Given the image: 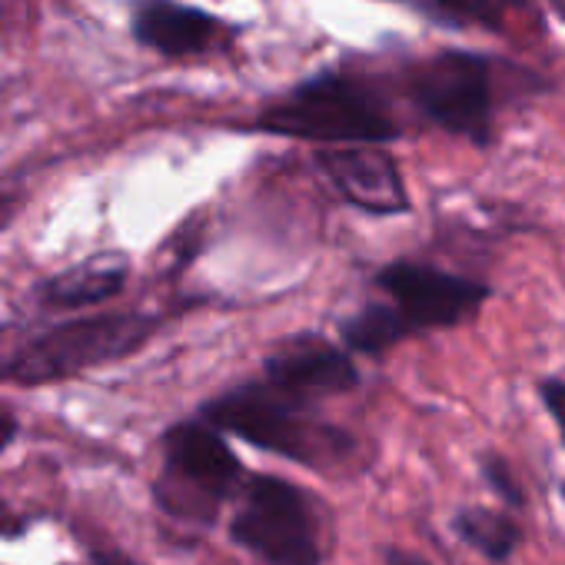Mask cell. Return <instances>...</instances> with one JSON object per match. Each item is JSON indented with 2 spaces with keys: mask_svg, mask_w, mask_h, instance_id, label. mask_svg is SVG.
<instances>
[{
  "mask_svg": "<svg viewBox=\"0 0 565 565\" xmlns=\"http://www.w3.org/2000/svg\"><path fill=\"white\" fill-rule=\"evenodd\" d=\"M548 4H552V8H555V11H558L562 18H565V0H548Z\"/></svg>",
  "mask_w": 565,
  "mask_h": 565,
  "instance_id": "cell-21",
  "label": "cell"
},
{
  "mask_svg": "<svg viewBox=\"0 0 565 565\" xmlns=\"http://www.w3.org/2000/svg\"><path fill=\"white\" fill-rule=\"evenodd\" d=\"M249 130L320 147H386L403 140L383 94L353 71H320L269 100Z\"/></svg>",
  "mask_w": 565,
  "mask_h": 565,
  "instance_id": "cell-2",
  "label": "cell"
},
{
  "mask_svg": "<svg viewBox=\"0 0 565 565\" xmlns=\"http://www.w3.org/2000/svg\"><path fill=\"white\" fill-rule=\"evenodd\" d=\"M163 327L160 313H100L71 323H57L34 340H28L8 363L4 376L18 383H54L71 380L87 370L117 363L140 353Z\"/></svg>",
  "mask_w": 565,
  "mask_h": 565,
  "instance_id": "cell-5",
  "label": "cell"
},
{
  "mask_svg": "<svg viewBox=\"0 0 565 565\" xmlns=\"http://www.w3.org/2000/svg\"><path fill=\"white\" fill-rule=\"evenodd\" d=\"M373 287L403 313L413 337L462 330L479 320L492 300V282L482 276L456 273L429 259L396 256L373 269Z\"/></svg>",
  "mask_w": 565,
  "mask_h": 565,
  "instance_id": "cell-7",
  "label": "cell"
},
{
  "mask_svg": "<svg viewBox=\"0 0 565 565\" xmlns=\"http://www.w3.org/2000/svg\"><path fill=\"white\" fill-rule=\"evenodd\" d=\"M14 436H18V423H14V416L4 406H0V452H4L14 443Z\"/></svg>",
  "mask_w": 565,
  "mask_h": 565,
  "instance_id": "cell-19",
  "label": "cell"
},
{
  "mask_svg": "<svg viewBox=\"0 0 565 565\" xmlns=\"http://www.w3.org/2000/svg\"><path fill=\"white\" fill-rule=\"evenodd\" d=\"M449 529L452 535L472 548L482 562L489 565H509L522 542H525V525L515 512L509 509H495V505H486V502H466L452 512L449 519Z\"/></svg>",
  "mask_w": 565,
  "mask_h": 565,
  "instance_id": "cell-12",
  "label": "cell"
},
{
  "mask_svg": "<svg viewBox=\"0 0 565 565\" xmlns=\"http://www.w3.org/2000/svg\"><path fill=\"white\" fill-rule=\"evenodd\" d=\"M499 64L472 51H439L423 57L406 74L409 104L419 117L443 134L466 140L476 150H489L495 140L499 107Z\"/></svg>",
  "mask_w": 565,
  "mask_h": 565,
  "instance_id": "cell-6",
  "label": "cell"
},
{
  "mask_svg": "<svg viewBox=\"0 0 565 565\" xmlns=\"http://www.w3.org/2000/svg\"><path fill=\"white\" fill-rule=\"evenodd\" d=\"M84 565H140V562H134V558L124 555V552H97V555H90Z\"/></svg>",
  "mask_w": 565,
  "mask_h": 565,
  "instance_id": "cell-20",
  "label": "cell"
},
{
  "mask_svg": "<svg viewBox=\"0 0 565 565\" xmlns=\"http://www.w3.org/2000/svg\"><path fill=\"white\" fill-rule=\"evenodd\" d=\"M18 210H21V200L14 193H0V233H4L14 223Z\"/></svg>",
  "mask_w": 565,
  "mask_h": 565,
  "instance_id": "cell-18",
  "label": "cell"
},
{
  "mask_svg": "<svg viewBox=\"0 0 565 565\" xmlns=\"http://www.w3.org/2000/svg\"><path fill=\"white\" fill-rule=\"evenodd\" d=\"M246 476L249 469L230 439L193 416L163 433V466L153 482V499L170 519L213 529L220 512L236 502Z\"/></svg>",
  "mask_w": 565,
  "mask_h": 565,
  "instance_id": "cell-4",
  "label": "cell"
},
{
  "mask_svg": "<svg viewBox=\"0 0 565 565\" xmlns=\"http://www.w3.org/2000/svg\"><path fill=\"white\" fill-rule=\"evenodd\" d=\"M337 340L356 360H386L403 343L416 340L403 313L390 300H366L353 313H343L337 323Z\"/></svg>",
  "mask_w": 565,
  "mask_h": 565,
  "instance_id": "cell-13",
  "label": "cell"
},
{
  "mask_svg": "<svg viewBox=\"0 0 565 565\" xmlns=\"http://www.w3.org/2000/svg\"><path fill=\"white\" fill-rule=\"evenodd\" d=\"M535 396H539V406L545 409L548 423L555 426L558 446L565 449V376H558V373L539 376L535 380Z\"/></svg>",
  "mask_w": 565,
  "mask_h": 565,
  "instance_id": "cell-16",
  "label": "cell"
},
{
  "mask_svg": "<svg viewBox=\"0 0 565 565\" xmlns=\"http://www.w3.org/2000/svg\"><path fill=\"white\" fill-rule=\"evenodd\" d=\"M226 535L259 565H327L330 512L300 482L279 472H249Z\"/></svg>",
  "mask_w": 565,
  "mask_h": 565,
  "instance_id": "cell-3",
  "label": "cell"
},
{
  "mask_svg": "<svg viewBox=\"0 0 565 565\" xmlns=\"http://www.w3.org/2000/svg\"><path fill=\"white\" fill-rule=\"evenodd\" d=\"M130 31L137 44L163 57H196L220 44L226 34L223 21L203 8L180 4V0H140L134 8Z\"/></svg>",
  "mask_w": 565,
  "mask_h": 565,
  "instance_id": "cell-10",
  "label": "cell"
},
{
  "mask_svg": "<svg viewBox=\"0 0 565 565\" xmlns=\"http://www.w3.org/2000/svg\"><path fill=\"white\" fill-rule=\"evenodd\" d=\"M313 163L337 196L366 216H406L413 210L403 167L386 147H320Z\"/></svg>",
  "mask_w": 565,
  "mask_h": 565,
  "instance_id": "cell-9",
  "label": "cell"
},
{
  "mask_svg": "<svg viewBox=\"0 0 565 565\" xmlns=\"http://www.w3.org/2000/svg\"><path fill=\"white\" fill-rule=\"evenodd\" d=\"M196 416L220 429L226 439H239L256 452L297 462L317 476L353 479L363 476L373 462L356 433L323 419L317 406L282 396L263 376L220 390L200 403Z\"/></svg>",
  "mask_w": 565,
  "mask_h": 565,
  "instance_id": "cell-1",
  "label": "cell"
},
{
  "mask_svg": "<svg viewBox=\"0 0 565 565\" xmlns=\"http://www.w3.org/2000/svg\"><path fill=\"white\" fill-rule=\"evenodd\" d=\"M380 558H383V565H433L423 552L406 548V545H383Z\"/></svg>",
  "mask_w": 565,
  "mask_h": 565,
  "instance_id": "cell-17",
  "label": "cell"
},
{
  "mask_svg": "<svg viewBox=\"0 0 565 565\" xmlns=\"http://www.w3.org/2000/svg\"><path fill=\"white\" fill-rule=\"evenodd\" d=\"M127 279H130L127 256L100 253V256H90V259L44 279L41 300L57 310H81V307H94V303L117 297L127 287Z\"/></svg>",
  "mask_w": 565,
  "mask_h": 565,
  "instance_id": "cell-11",
  "label": "cell"
},
{
  "mask_svg": "<svg viewBox=\"0 0 565 565\" xmlns=\"http://www.w3.org/2000/svg\"><path fill=\"white\" fill-rule=\"evenodd\" d=\"M525 8V0H429L426 11L456 28H486L502 31L509 11Z\"/></svg>",
  "mask_w": 565,
  "mask_h": 565,
  "instance_id": "cell-14",
  "label": "cell"
},
{
  "mask_svg": "<svg viewBox=\"0 0 565 565\" xmlns=\"http://www.w3.org/2000/svg\"><path fill=\"white\" fill-rule=\"evenodd\" d=\"M282 396L320 406L327 399L350 396L363 386V370L340 340H330L320 330H300L276 340L263 360L259 373Z\"/></svg>",
  "mask_w": 565,
  "mask_h": 565,
  "instance_id": "cell-8",
  "label": "cell"
},
{
  "mask_svg": "<svg viewBox=\"0 0 565 565\" xmlns=\"http://www.w3.org/2000/svg\"><path fill=\"white\" fill-rule=\"evenodd\" d=\"M476 466H479V476H482L486 489L499 499V505L522 515L525 505H529V495H525V486H522L515 466L509 462V456L499 452V449H486V452H479Z\"/></svg>",
  "mask_w": 565,
  "mask_h": 565,
  "instance_id": "cell-15",
  "label": "cell"
}]
</instances>
